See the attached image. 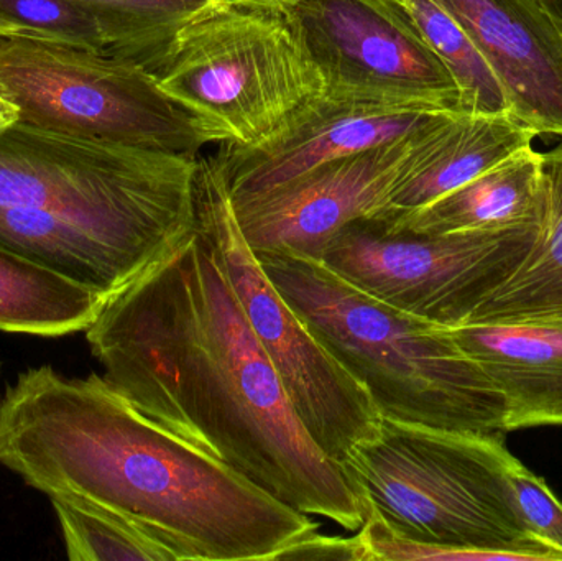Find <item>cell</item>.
Here are the masks:
<instances>
[{"mask_svg": "<svg viewBox=\"0 0 562 561\" xmlns=\"http://www.w3.org/2000/svg\"><path fill=\"white\" fill-rule=\"evenodd\" d=\"M85 333L105 381L155 424L291 509L359 532V496L301 424L200 227Z\"/></svg>", "mask_w": 562, "mask_h": 561, "instance_id": "cell-1", "label": "cell"}, {"mask_svg": "<svg viewBox=\"0 0 562 561\" xmlns=\"http://www.w3.org/2000/svg\"><path fill=\"white\" fill-rule=\"evenodd\" d=\"M0 467L49 501L124 517L175 561H276L319 529L155 424L95 372H20L0 395Z\"/></svg>", "mask_w": 562, "mask_h": 561, "instance_id": "cell-2", "label": "cell"}, {"mask_svg": "<svg viewBox=\"0 0 562 561\" xmlns=\"http://www.w3.org/2000/svg\"><path fill=\"white\" fill-rule=\"evenodd\" d=\"M257 259L317 341L363 385L380 417L505 438L504 397L448 328L367 295L321 260Z\"/></svg>", "mask_w": 562, "mask_h": 561, "instance_id": "cell-3", "label": "cell"}, {"mask_svg": "<svg viewBox=\"0 0 562 561\" xmlns=\"http://www.w3.org/2000/svg\"><path fill=\"white\" fill-rule=\"evenodd\" d=\"M198 160L19 122L0 137V207L78 221L150 270L196 231Z\"/></svg>", "mask_w": 562, "mask_h": 561, "instance_id": "cell-4", "label": "cell"}, {"mask_svg": "<svg viewBox=\"0 0 562 561\" xmlns=\"http://www.w3.org/2000/svg\"><path fill=\"white\" fill-rule=\"evenodd\" d=\"M514 460L502 437L382 418L380 434L340 467L363 510L396 536L515 561H562L531 539L518 516L507 478Z\"/></svg>", "mask_w": 562, "mask_h": 561, "instance_id": "cell-5", "label": "cell"}, {"mask_svg": "<svg viewBox=\"0 0 562 561\" xmlns=\"http://www.w3.org/2000/svg\"><path fill=\"white\" fill-rule=\"evenodd\" d=\"M144 68L206 145L260 144L326 92L293 10L259 0H217Z\"/></svg>", "mask_w": 562, "mask_h": 561, "instance_id": "cell-6", "label": "cell"}, {"mask_svg": "<svg viewBox=\"0 0 562 561\" xmlns=\"http://www.w3.org/2000/svg\"><path fill=\"white\" fill-rule=\"evenodd\" d=\"M196 211L198 227L210 240L301 424L327 458L342 464L353 448L380 434L382 417L372 399L317 341L260 266L214 157L198 160Z\"/></svg>", "mask_w": 562, "mask_h": 561, "instance_id": "cell-7", "label": "cell"}, {"mask_svg": "<svg viewBox=\"0 0 562 561\" xmlns=\"http://www.w3.org/2000/svg\"><path fill=\"white\" fill-rule=\"evenodd\" d=\"M0 91L20 124L56 134L200 157L190 117L131 59L26 40H0Z\"/></svg>", "mask_w": 562, "mask_h": 561, "instance_id": "cell-8", "label": "cell"}, {"mask_svg": "<svg viewBox=\"0 0 562 561\" xmlns=\"http://www.w3.org/2000/svg\"><path fill=\"white\" fill-rule=\"evenodd\" d=\"M538 223L484 233L415 234L363 217L344 227L319 260L367 295L454 328L468 323L517 269Z\"/></svg>", "mask_w": 562, "mask_h": 561, "instance_id": "cell-9", "label": "cell"}, {"mask_svg": "<svg viewBox=\"0 0 562 561\" xmlns=\"http://www.w3.org/2000/svg\"><path fill=\"white\" fill-rule=\"evenodd\" d=\"M291 10L329 98L462 112L454 78L395 0H301Z\"/></svg>", "mask_w": 562, "mask_h": 561, "instance_id": "cell-10", "label": "cell"}, {"mask_svg": "<svg viewBox=\"0 0 562 561\" xmlns=\"http://www.w3.org/2000/svg\"><path fill=\"white\" fill-rule=\"evenodd\" d=\"M419 131L327 161L276 190L233 203L250 249L256 256L290 254L319 260L344 227L382 211Z\"/></svg>", "mask_w": 562, "mask_h": 561, "instance_id": "cell-11", "label": "cell"}, {"mask_svg": "<svg viewBox=\"0 0 562 561\" xmlns=\"http://www.w3.org/2000/svg\"><path fill=\"white\" fill-rule=\"evenodd\" d=\"M454 111H418L339 101L323 94L301 109L272 137L249 147L220 145L216 160L231 201L250 200L306 171L369 150Z\"/></svg>", "mask_w": 562, "mask_h": 561, "instance_id": "cell-12", "label": "cell"}, {"mask_svg": "<svg viewBox=\"0 0 562 561\" xmlns=\"http://www.w3.org/2000/svg\"><path fill=\"white\" fill-rule=\"evenodd\" d=\"M537 135L562 138V12L551 0H441Z\"/></svg>", "mask_w": 562, "mask_h": 561, "instance_id": "cell-13", "label": "cell"}, {"mask_svg": "<svg viewBox=\"0 0 562 561\" xmlns=\"http://www.w3.org/2000/svg\"><path fill=\"white\" fill-rule=\"evenodd\" d=\"M505 402V428L562 427V316L448 328Z\"/></svg>", "mask_w": 562, "mask_h": 561, "instance_id": "cell-14", "label": "cell"}, {"mask_svg": "<svg viewBox=\"0 0 562 561\" xmlns=\"http://www.w3.org/2000/svg\"><path fill=\"white\" fill-rule=\"evenodd\" d=\"M538 137L512 114L445 112L423 127L385 206L370 217L409 213L451 193Z\"/></svg>", "mask_w": 562, "mask_h": 561, "instance_id": "cell-15", "label": "cell"}, {"mask_svg": "<svg viewBox=\"0 0 562 561\" xmlns=\"http://www.w3.org/2000/svg\"><path fill=\"white\" fill-rule=\"evenodd\" d=\"M541 197L543 152L530 145L426 206L372 220L415 234L512 229L540 221Z\"/></svg>", "mask_w": 562, "mask_h": 561, "instance_id": "cell-16", "label": "cell"}, {"mask_svg": "<svg viewBox=\"0 0 562 561\" xmlns=\"http://www.w3.org/2000/svg\"><path fill=\"white\" fill-rule=\"evenodd\" d=\"M550 316H562V142L543 152L540 223L530 250L468 323Z\"/></svg>", "mask_w": 562, "mask_h": 561, "instance_id": "cell-17", "label": "cell"}, {"mask_svg": "<svg viewBox=\"0 0 562 561\" xmlns=\"http://www.w3.org/2000/svg\"><path fill=\"white\" fill-rule=\"evenodd\" d=\"M108 296L0 246V329L59 338L86 332Z\"/></svg>", "mask_w": 562, "mask_h": 561, "instance_id": "cell-18", "label": "cell"}, {"mask_svg": "<svg viewBox=\"0 0 562 561\" xmlns=\"http://www.w3.org/2000/svg\"><path fill=\"white\" fill-rule=\"evenodd\" d=\"M412 19L429 48L439 56L459 89L461 111L468 114H510L507 94L461 23L441 0H395Z\"/></svg>", "mask_w": 562, "mask_h": 561, "instance_id": "cell-19", "label": "cell"}, {"mask_svg": "<svg viewBox=\"0 0 562 561\" xmlns=\"http://www.w3.org/2000/svg\"><path fill=\"white\" fill-rule=\"evenodd\" d=\"M0 40H26L117 56L114 26L101 10L82 0H0Z\"/></svg>", "mask_w": 562, "mask_h": 561, "instance_id": "cell-20", "label": "cell"}, {"mask_svg": "<svg viewBox=\"0 0 562 561\" xmlns=\"http://www.w3.org/2000/svg\"><path fill=\"white\" fill-rule=\"evenodd\" d=\"M66 556L72 561H175L147 534L117 514L89 504L52 501Z\"/></svg>", "mask_w": 562, "mask_h": 561, "instance_id": "cell-21", "label": "cell"}, {"mask_svg": "<svg viewBox=\"0 0 562 561\" xmlns=\"http://www.w3.org/2000/svg\"><path fill=\"white\" fill-rule=\"evenodd\" d=\"M114 26L119 58L144 66L178 29L217 0H82Z\"/></svg>", "mask_w": 562, "mask_h": 561, "instance_id": "cell-22", "label": "cell"}, {"mask_svg": "<svg viewBox=\"0 0 562 561\" xmlns=\"http://www.w3.org/2000/svg\"><path fill=\"white\" fill-rule=\"evenodd\" d=\"M518 516L531 539L562 557V503L543 478L515 458L507 471Z\"/></svg>", "mask_w": 562, "mask_h": 561, "instance_id": "cell-23", "label": "cell"}, {"mask_svg": "<svg viewBox=\"0 0 562 561\" xmlns=\"http://www.w3.org/2000/svg\"><path fill=\"white\" fill-rule=\"evenodd\" d=\"M366 561V549L356 537L319 536L317 530L301 537L277 556L276 561Z\"/></svg>", "mask_w": 562, "mask_h": 561, "instance_id": "cell-24", "label": "cell"}, {"mask_svg": "<svg viewBox=\"0 0 562 561\" xmlns=\"http://www.w3.org/2000/svg\"><path fill=\"white\" fill-rule=\"evenodd\" d=\"M20 122V108L0 91V137Z\"/></svg>", "mask_w": 562, "mask_h": 561, "instance_id": "cell-25", "label": "cell"}, {"mask_svg": "<svg viewBox=\"0 0 562 561\" xmlns=\"http://www.w3.org/2000/svg\"><path fill=\"white\" fill-rule=\"evenodd\" d=\"M259 2L272 3V5L288 7V9H291V7L296 5L301 0H259Z\"/></svg>", "mask_w": 562, "mask_h": 561, "instance_id": "cell-26", "label": "cell"}, {"mask_svg": "<svg viewBox=\"0 0 562 561\" xmlns=\"http://www.w3.org/2000/svg\"><path fill=\"white\" fill-rule=\"evenodd\" d=\"M2 371H3L2 362H0V378H2Z\"/></svg>", "mask_w": 562, "mask_h": 561, "instance_id": "cell-27", "label": "cell"}]
</instances>
